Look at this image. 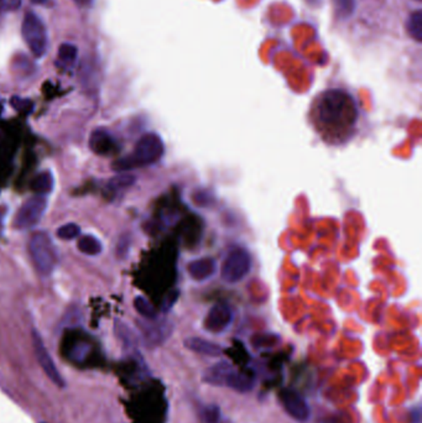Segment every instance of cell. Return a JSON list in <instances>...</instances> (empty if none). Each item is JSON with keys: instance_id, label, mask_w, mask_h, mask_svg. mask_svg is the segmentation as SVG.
<instances>
[{"instance_id": "cell-1", "label": "cell", "mask_w": 422, "mask_h": 423, "mask_svg": "<svg viewBox=\"0 0 422 423\" xmlns=\"http://www.w3.org/2000/svg\"><path fill=\"white\" fill-rule=\"evenodd\" d=\"M311 116L313 129L321 139L330 145H341L355 135L359 111L350 93L332 88L316 99Z\"/></svg>"}, {"instance_id": "cell-2", "label": "cell", "mask_w": 422, "mask_h": 423, "mask_svg": "<svg viewBox=\"0 0 422 423\" xmlns=\"http://www.w3.org/2000/svg\"><path fill=\"white\" fill-rule=\"evenodd\" d=\"M165 153V145L156 133H147L135 144L134 151L123 159L116 160L112 166L116 172H128L139 167L153 165Z\"/></svg>"}, {"instance_id": "cell-3", "label": "cell", "mask_w": 422, "mask_h": 423, "mask_svg": "<svg viewBox=\"0 0 422 423\" xmlns=\"http://www.w3.org/2000/svg\"><path fill=\"white\" fill-rule=\"evenodd\" d=\"M28 249L32 265L37 272L41 276H50L55 271L59 263V257L49 234L45 232H35L31 234L28 243Z\"/></svg>"}, {"instance_id": "cell-4", "label": "cell", "mask_w": 422, "mask_h": 423, "mask_svg": "<svg viewBox=\"0 0 422 423\" xmlns=\"http://www.w3.org/2000/svg\"><path fill=\"white\" fill-rule=\"evenodd\" d=\"M253 266L251 252L244 246H235L226 254L220 268V277L223 281L233 285L248 276Z\"/></svg>"}, {"instance_id": "cell-5", "label": "cell", "mask_w": 422, "mask_h": 423, "mask_svg": "<svg viewBox=\"0 0 422 423\" xmlns=\"http://www.w3.org/2000/svg\"><path fill=\"white\" fill-rule=\"evenodd\" d=\"M23 36L31 52L36 57L45 55L48 50V31L43 20L35 12H26L23 21Z\"/></svg>"}, {"instance_id": "cell-6", "label": "cell", "mask_w": 422, "mask_h": 423, "mask_svg": "<svg viewBox=\"0 0 422 423\" xmlns=\"http://www.w3.org/2000/svg\"><path fill=\"white\" fill-rule=\"evenodd\" d=\"M48 204V197L45 195H36L29 198L14 217V228L19 230H28L37 226L39 221L43 219Z\"/></svg>"}, {"instance_id": "cell-7", "label": "cell", "mask_w": 422, "mask_h": 423, "mask_svg": "<svg viewBox=\"0 0 422 423\" xmlns=\"http://www.w3.org/2000/svg\"><path fill=\"white\" fill-rule=\"evenodd\" d=\"M32 344H34L37 362L43 369V373L46 374L50 380L55 384L56 387L60 389L66 387V381L62 378L61 373L56 367L52 356H50L49 350L43 343V338L36 331H32Z\"/></svg>"}, {"instance_id": "cell-8", "label": "cell", "mask_w": 422, "mask_h": 423, "mask_svg": "<svg viewBox=\"0 0 422 423\" xmlns=\"http://www.w3.org/2000/svg\"><path fill=\"white\" fill-rule=\"evenodd\" d=\"M279 400L284 410L296 421L304 422L310 417L311 411L307 405L306 400L304 399L297 391H295L293 389H282L279 393Z\"/></svg>"}, {"instance_id": "cell-9", "label": "cell", "mask_w": 422, "mask_h": 423, "mask_svg": "<svg viewBox=\"0 0 422 423\" xmlns=\"http://www.w3.org/2000/svg\"><path fill=\"white\" fill-rule=\"evenodd\" d=\"M232 307L224 302H218L209 310L203 322V327L209 333L218 334V333L226 331L232 323Z\"/></svg>"}, {"instance_id": "cell-10", "label": "cell", "mask_w": 422, "mask_h": 423, "mask_svg": "<svg viewBox=\"0 0 422 423\" xmlns=\"http://www.w3.org/2000/svg\"><path fill=\"white\" fill-rule=\"evenodd\" d=\"M140 328L141 334L145 339L147 345L154 347L159 345L165 340L166 338L171 334L172 325L166 321H156L155 319H143L138 322Z\"/></svg>"}, {"instance_id": "cell-11", "label": "cell", "mask_w": 422, "mask_h": 423, "mask_svg": "<svg viewBox=\"0 0 422 423\" xmlns=\"http://www.w3.org/2000/svg\"><path fill=\"white\" fill-rule=\"evenodd\" d=\"M215 271H217V263L215 259L211 257L192 260L190 264L187 265V272L193 281H207L213 276Z\"/></svg>"}, {"instance_id": "cell-12", "label": "cell", "mask_w": 422, "mask_h": 423, "mask_svg": "<svg viewBox=\"0 0 422 423\" xmlns=\"http://www.w3.org/2000/svg\"><path fill=\"white\" fill-rule=\"evenodd\" d=\"M254 385H255V373L251 369H244V370L233 369L226 382V387H231L238 393H248Z\"/></svg>"}, {"instance_id": "cell-13", "label": "cell", "mask_w": 422, "mask_h": 423, "mask_svg": "<svg viewBox=\"0 0 422 423\" xmlns=\"http://www.w3.org/2000/svg\"><path fill=\"white\" fill-rule=\"evenodd\" d=\"M116 145V140L112 136L108 130L105 128H99L92 133L89 138V147L93 153L98 155H107L109 153Z\"/></svg>"}, {"instance_id": "cell-14", "label": "cell", "mask_w": 422, "mask_h": 423, "mask_svg": "<svg viewBox=\"0 0 422 423\" xmlns=\"http://www.w3.org/2000/svg\"><path fill=\"white\" fill-rule=\"evenodd\" d=\"M233 369L234 368L229 362H217L213 367L206 370V373L203 374V380L215 387H226V379L232 373Z\"/></svg>"}, {"instance_id": "cell-15", "label": "cell", "mask_w": 422, "mask_h": 423, "mask_svg": "<svg viewBox=\"0 0 422 423\" xmlns=\"http://www.w3.org/2000/svg\"><path fill=\"white\" fill-rule=\"evenodd\" d=\"M184 344L187 349L198 353V354H202V356H217L223 353V349H222L220 344L213 343V342L203 339V338H187Z\"/></svg>"}, {"instance_id": "cell-16", "label": "cell", "mask_w": 422, "mask_h": 423, "mask_svg": "<svg viewBox=\"0 0 422 423\" xmlns=\"http://www.w3.org/2000/svg\"><path fill=\"white\" fill-rule=\"evenodd\" d=\"M77 248L81 252L86 254L88 257H97L103 250V246L101 240L97 239L93 235H83L78 238Z\"/></svg>"}, {"instance_id": "cell-17", "label": "cell", "mask_w": 422, "mask_h": 423, "mask_svg": "<svg viewBox=\"0 0 422 423\" xmlns=\"http://www.w3.org/2000/svg\"><path fill=\"white\" fill-rule=\"evenodd\" d=\"M54 176L50 171L40 172L36 177L31 182V190L36 192L37 195H46L54 190Z\"/></svg>"}, {"instance_id": "cell-18", "label": "cell", "mask_w": 422, "mask_h": 423, "mask_svg": "<svg viewBox=\"0 0 422 423\" xmlns=\"http://www.w3.org/2000/svg\"><path fill=\"white\" fill-rule=\"evenodd\" d=\"M406 30L408 34L410 35L412 40H415L416 43L422 41V12L416 10L410 14V17L408 19L406 23Z\"/></svg>"}, {"instance_id": "cell-19", "label": "cell", "mask_w": 422, "mask_h": 423, "mask_svg": "<svg viewBox=\"0 0 422 423\" xmlns=\"http://www.w3.org/2000/svg\"><path fill=\"white\" fill-rule=\"evenodd\" d=\"M78 50L72 43H63L59 50V62L62 68H71L77 60Z\"/></svg>"}, {"instance_id": "cell-20", "label": "cell", "mask_w": 422, "mask_h": 423, "mask_svg": "<svg viewBox=\"0 0 422 423\" xmlns=\"http://www.w3.org/2000/svg\"><path fill=\"white\" fill-rule=\"evenodd\" d=\"M135 181H136V177L133 173H119L114 177L110 178L108 187L114 193H118V192H123V191L130 188L135 184Z\"/></svg>"}, {"instance_id": "cell-21", "label": "cell", "mask_w": 422, "mask_h": 423, "mask_svg": "<svg viewBox=\"0 0 422 423\" xmlns=\"http://www.w3.org/2000/svg\"><path fill=\"white\" fill-rule=\"evenodd\" d=\"M134 307L136 312L139 313L141 317H144L145 319L158 318L156 310L154 308L153 305L145 297L136 296L134 300Z\"/></svg>"}, {"instance_id": "cell-22", "label": "cell", "mask_w": 422, "mask_h": 423, "mask_svg": "<svg viewBox=\"0 0 422 423\" xmlns=\"http://www.w3.org/2000/svg\"><path fill=\"white\" fill-rule=\"evenodd\" d=\"M338 18L348 19L355 10V0H333Z\"/></svg>"}, {"instance_id": "cell-23", "label": "cell", "mask_w": 422, "mask_h": 423, "mask_svg": "<svg viewBox=\"0 0 422 423\" xmlns=\"http://www.w3.org/2000/svg\"><path fill=\"white\" fill-rule=\"evenodd\" d=\"M116 336H118V338L122 340L124 345L133 347L135 342H136V338H135L134 333L130 331L128 325H125V323H123L122 321H116Z\"/></svg>"}, {"instance_id": "cell-24", "label": "cell", "mask_w": 422, "mask_h": 423, "mask_svg": "<svg viewBox=\"0 0 422 423\" xmlns=\"http://www.w3.org/2000/svg\"><path fill=\"white\" fill-rule=\"evenodd\" d=\"M81 234V228L74 224V223H67L65 226L59 228L56 235L57 238H60L62 240H72L78 238Z\"/></svg>"}, {"instance_id": "cell-25", "label": "cell", "mask_w": 422, "mask_h": 423, "mask_svg": "<svg viewBox=\"0 0 422 423\" xmlns=\"http://www.w3.org/2000/svg\"><path fill=\"white\" fill-rule=\"evenodd\" d=\"M130 248H131V237L128 233L122 234L116 243V258L120 260L128 258Z\"/></svg>"}, {"instance_id": "cell-26", "label": "cell", "mask_w": 422, "mask_h": 423, "mask_svg": "<svg viewBox=\"0 0 422 423\" xmlns=\"http://www.w3.org/2000/svg\"><path fill=\"white\" fill-rule=\"evenodd\" d=\"M200 415L203 423H218L220 420V409L217 405L204 406Z\"/></svg>"}, {"instance_id": "cell-27", "label": "cell", "mask_w": 422, "mask_h": 423, "mask_svg": "<svg viewBox=\"0 0 422 423\" xmlns=\"http://www.w3.org/2000/svg\"><path fill=\"white\" fill-rule=\"evenodd\" d=\"M21 6V0H0V12L18 10Z\"/></svg>"}, {"instance_id": "cell-28", "label": "cell", "mask_w": 422, "mask_h": 423, "mask_svg": "<svg viewBox=\"0 0 422 423\" xmlns=\"http://www.w3.org/2000/svg\"><path fill=\"white\" fill-rule=\"evenodd\" d=\"M178 294H178V290H175L173 292H171V294L166 297L165 302H164V305H162V311H164V312H169V311L171 310L172 306H173V305L176 303V301H178Z\"/></svg>"}, {"instance_id": "cell-29", "label": "cell", "mask_w": 422, "mask_h": 423, "mask_svg": "<svg viewBox=\"0 0 422 423\" xmlns=\"http://www.w3.org/2000/svg\"><path fill=\"white\" fill-rule=\"evenodd\" d=\"M80 310L77 307L72 306L67 312V321L70 325H74L80 321Z\"/></svg>"}, {"instance_id": "cell-30", "label": "cell", "mask_w": 422, "mask_h": 423, "mask_svg": "<svg viewBox=\"0 0 422 423\" xmlns=\"http://www.w3.org/2000/svg\"><path fill=\"white\" fill-rule=\"evenodd\" d=\"M6 209L0 208V230H3V226H4V219H6Z\"/></svg>"}, {"instance_id": "cell-31", "label": "cell", "mask_w": 422, "mask_h": 423, "mask_svg": "<svg viewBox=\"0 0 422 423\" xmlns=\"http://www.w3.org/2000/svg\"><path fill=\"white\" fill-rule=\"evenodd\" d=\"M307 3H310L311 6H317L321 0H306Z\"/></svg>"}, {"instance_id": "cell-32", "label": "cell", "mask_w": 422, "mask_h": 423, "mask_svg": "<svg viewBox=\"0 0 422 423\" xmlns=\"http://www.w3.org/2000/svg\"><path fill=\"white\" fill-rule=\"evenodd\" d=\"M31 1H32V3H35V4H43V3H45L46 0H31Z\"/></svg>"}]
</instances>
